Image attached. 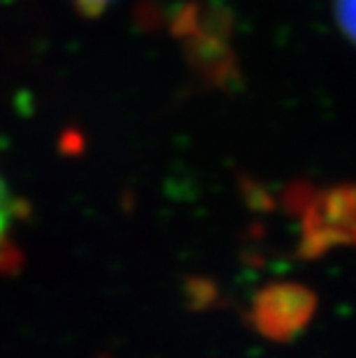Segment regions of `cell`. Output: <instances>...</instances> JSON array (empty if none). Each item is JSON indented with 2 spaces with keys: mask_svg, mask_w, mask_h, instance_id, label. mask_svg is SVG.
I'll return each mask as SVG.
<instances>
[{
  "mask_svg": "<svg viewBox=\"0 0 356 358\" xmlns=\"http://www.w3.org/2000/svg\"><path fill=\"white\" fill-rule=\"evenodd\" d=\"M308 306L299 296H290V303H285L283 296L278 299L264 301L257 310V322L264 333L273 335V338H290V335L306 322Z\"/></svg>",
  "mask_w": 356,
  "mask_h": 358,
  "instance_id": "6da1fadb",
  "label": "cell"
},
{
  "mask_svg": "<svg viewBox=\"0 0 356 358\" xmlns=\"http://www.w3.org/2000/svg\"><path fill=\"white\" fill-rule=\"evenodd\" d=\"M17 215V199H14L10 182H7L3 169H0V259L7 255V248H10Z\"/></svg>",
  "mask_w": 356,
  "mask_h": 358,
  "instance_id": "7a4b0ae2",
  "label": "cell"
},
{
  "mask_svg": "<svg viewBox=\"0 0 356 358\" xmlns=\"http://www.w3.org/2000/svg\"><path fill=\"white\" fill-rule=\"evenodd\" d=\"M338 19L345 33L356 42V0H338Z\"/></svg>",
  "mask_w": 356,
  "mask_h": 358,
  "instance_id": "3957f363",
  "label": "cell"
},
{
  "mask_svg": "<svg viewBox=\"0 0 356 358\" xmlns=\"http://www.w3.org/2000/svg\"><path fill=\"white\" fill-rule=\"evenodd\" d=\"M77 3H79L86 12H100L102 7L109 3V0H77Z\"/></svg>",
  "mask_w": 356,
  "mask_h": 358,
  "instance_id": "277c9868",
  "label": "cell"
}]
</instances>
